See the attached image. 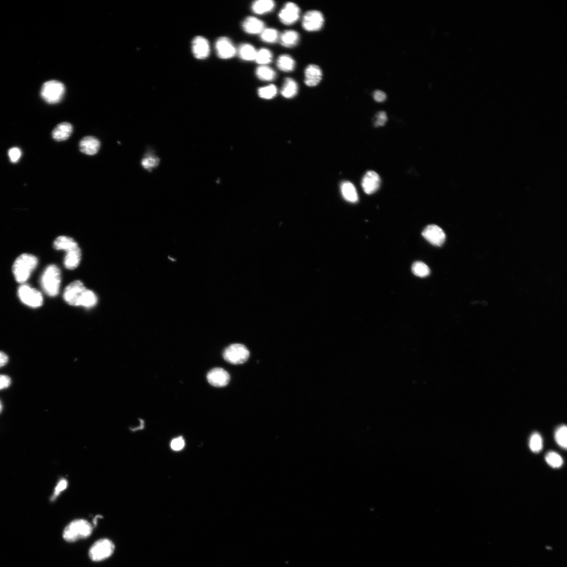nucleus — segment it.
<instances>
[{
  "label": "nucleus",
  "instance_id": "58836bf2",
  "mask_svg": "<svg viewBox=\"0 0 567 567\" xmlns=\"http://www.w3.org/2000/svg\"><path fill=\"white\" fill-rule=\"evenodd\" d=\"M68 482L65 479H62L60 481L59 483L56 485L54 495L53 496L52 500H54L58 496L60 495L61 493L65 490L67 487Z\"/></svg>",
  "mask_w": 567,
  "mask_h": 567
},
{
  "label": "nucleus",
  "instance_id": "b1692460",
  "mask_svg": "<svg viewBox=\"0 0 567 567\" xmlns=\"http://www.w3.org/2000/svg\"><path fill=\"white\" fill-rule=\"evenodd\" d=\"M298 90V85L295 81L290 78H287L285 80L281 94L286 98H291L297 95Z\"/></svg>",
  "mask_w": 567,
  "mask_h": 567
},
{
  "label": "nucleus",
  "instance_id": "f03ea898",
  "mask_svg": "<svg viewBox=\"0 0 567 567\" xmlns=\"http://www.w3.org/2000/svg\"><path fill=\"white\" fill-rule=\"evenodd\" d=\"M92 532L93 526L89 521L84 519H77L71 521L66 527L63 532V538L68 542H74L90 537Z\"/></svg>",
  "mask_w": 567,
  "mask_h": 567
},
{
  "label": "nucleus",
  "instance_id": "e433bc0d",
  "mask_svg": "<svg viewBox=\"0 0 567 567\" xmlns=\"http://www.w3.org/2000/svg\"><path fill=\"white\" fill-rule=\"evenodd\" d=\"M159 159L152 155H148L145 157L141 161V165L143 168L151 171L153 168H156L159 164Z\"/></svg>",
  "mask_w": 567,
  "mask_h": 567
},
{
  "label": "nucleus",
  "instance_id": "423d86ee",
  "mask_svg": "<svg viewBox=\"0 0 567 567\" xmlns=\"http://www.w3.org/2000/svg\"><path fill=\"white\" fill-rule=\"evenodd\" d=\"M115 550V545L108 539H101L95 542L89 551V556L94 561H100L110 557Z\"/></svg>",
  "mask_w": 567,
  "mask_h": 567
},
{
  "label": "nucleus",
  "instance_id": "9d476101",
  "mask_svg": "<svg viewBox=\"0 0 567 567\" xmlns=\"http://www.w3.org/2000/svg\"><path fill=\"white\" fill-rule=\"evenodd\" d=\"M423 236L431 244L437 246H441L446 238L443 230L434 224L427 226L423 232Z\"/></svg>",
  "mask_w": 567,
  "mask_h": 567
},
{
  "label": "nucleus",
  "instance_id": "a878e982",
  "mask_svg": "<svg viewBox=\"0 0 567 567\" xmlns=\"http://www.w3.org/2000/svg\"><path fill=\"white\" fill-rule=\"evenodd\" d=\"M238 53L241 59L247 61H252L255 59L257 51L249 44H243L240 47Z\"/></svg>",
  "mask_w": 567,
  "mask_h": 567
},
{
  "label": "nucleus",
  "instance_id": "7c9ffc66",
  "mask_svg": "<svg viewBox=\"0 0 567 567\" xmlns=\"http://www.w3.org/2000/svg\"><path fill=\"white\" fill-rule=\"evenodd\" d=\"M545 460L550 467L554 469L561 468L563 463L562 457L554 451L548 452L546 455Z\"/></svg>",
  "mask_w": 567,
  "mask_h": 567
},
{
  "label": "nucleus",
  "instance_id": "6ab92c4d",
  "mask_svg": "<svg viewBox=\"0 0 567 567\" xmlns=\"http://www.w3.org/2000/svg\"><path fill=\"white\" fill-rule=\"evenodd\" d=\"M264 23L254 17L246 18L243 23V27L247 33L256 34L261 33L264 30Z\"/></svg>",
  "mask_w": 567,
  "mask_h": 567
},
{
  "label": "nucleus",
  "instance_id": "c85d7f7f",
  "mask_svg": "<svg viewBox=\"0 0 567 567\" xmlns=\"http://www.w3.org/2000/svg\"><path fill=\"white\" fill-rule=\"evenodd\" d=\"M97 297L91 290L86 289L81 299L80 306L86 308H92L96 306Z\"/></svg>",
  "mask_w": 567,
  "mask_h": 567
},
{
  "label": "nucleus",
  "instance_id": "f704fd0d",
  "mask_svg": "<svg viewBox=\"0 0 567 567\" xmlns=\"http://www.w3.org/2000/svg\"><path fill=\"white\" fill-rule=\"evenodd\" d=\"M413 273L420 278H425L430 273L429 268L422 261H416L412 267Z\"/></svg>",
  "mask_w": 567,
  "mask_h": 567
},
{
  "label": "nucleus",
  "instance_id": "20e7f679",
  "mask_svg": "<svg viewBox=\"0 0 567 567\" xmlns=\"http://www.w3.org/2000/svg\"><path fill=\"white\" fill-rule=\"evenodd\" d=\"M65 93L64 85L57 81H48L42 86L41 96L44 100L50 104L59 103Z\"/></svg>",
  "mask_w": 567,
  "mask_h": 567
},
{
  "label": "nucleus",
  "instance_id": "f3484780",
  "mask_svg": "<svg viewBox=\"0 0 567 567\" xmlns=\"http://www.w3.org/2000/svg\"><path fill=\"white\" fill-rule=\"evenodd\" d=\"M100 147V142L93 136H86L80 142V149L83 154L94 156L97 154Z\"/></svg>",
  "mask_w": 567,
  "mask_h": 567
},
{
  "label": "nucleus",
  "instance_id": "f8f14e48",
  "mask_svg": "<svg viewBox=\"0 0 567 567\" xmlns=\"http://www.w3.org/2000/svg\"><path fill=\"white\" fill-rule=\"evenodd\" d=\"M215 49L218 56L222 59H231L237 53V50L231 40L224 37L217 40Z\"/></svg>",
  "mask_w": 567,
  "mask_h": 567
},
{
  "label": "nucleus",
  "instance_id": "a18cd8bd",
  "mask_svg": "<svg viewBox=\"0 0 567 567\" xmlns=\"http://www.w3.org/2000/svg\"><path fill=\"white\" fill-rule=\"evenodd\" d=\"M3 406L2 403L1 401H0V413H1V412L3 410Z\"/></svg>",
  "mask_w": 567,
  "mask_h": 567
},
{
  "label": "nucleus",
  "instance_id": "412c9836",
  "mask_svg": "<svg viewBox=\"0 0 567 567\" xmlns=\"http://www.w3.org/2000/svg\"><path fill=\"white\" fill-rule=\"evenodd\" d=\"M81 251L80 248L66 252L64 258V266L69 270L75 269L80 264Z\"/></svg>",
  "mask_w": 567,
  "mask_h": 567
},
{
  "label": "nucleus",
  "instance_id": "2eb2a0df",
  "mask_svg": "<svg viewBox=\"0 0 567 567\" xmlns=\"http://www.w3.org/2000/svg\"><path fill=\"white\" fill-rule=\"evenodd\" d=\"M193 52L197 59H206L210 54V46L208 40L202 36L196 37L193 42Z\"/></svg>",
  "mask_w": 567,
  "mask_h": 567
},
{
  "label": "nucleus",
  "instance_id": "2f4dec72",
  "mask_svg": "<svg viewBox=\"0 0 567 567\" xmlns=\"http://www.w3.org/2000/svg\"><path fill=\"white\" fill-rule=\"evenodd\" d=\"M555 439L557 444L562 448L566 449L567 428L566 426L561 425L555 431Z\"/></svg>",
  "mask_w": 567,
  "mask_h": 567
},
{
  "label": "nucleus",
  "instance_id": "a19ab883",
  "mask_svg": "<svg viewBox=\"0 0 567 567\" xmlns=\"http://www.w3.org/2000/svg\"><path fill=\"white\" fill-rule=\"evenodd\" d=\"M171 447L174 450L179 451L182 449L185 445V441L182 437L174 439L171 442Z\"/></svg>",
  "mask_w": 567,
  "mask_h": 567
},
{
  "label": "nucleus",
  "instance_id": "473e14b6",
  "mask_svg": "<svg viewBox=\"0 0 567 567\" xmlns=\"http://www.w3.org/2000/svg\"><path fill=\"white\" fill-rule=\"evenodd\" d=\"M272 54L266 49H261L257 51L255 61L259 64L265 65L272 62Z\"/></svg>",
  "mask_w": 567,
  "mask_h": 567
},
{
  "label": "nucleus",
  "instance_id": "4be33fe9",
  "mask_svg": "<svg viewBox=\"0 0 567 567\" xmlns=\"http://www.w3.org/2000/svg\"><path fill=\"white\" fill-rule=\"evenodd\" d=\"M341 191L344 199L348 202L355 203L358 200V194L354 185L350 182L342 183Z\"/></svg>",
  "mask_w": 567,
  "mask_h": 567
},
{
  "label": "nucleus",
  "instance_id": "4c0bfd02",
  "mask_svg": "<svg viewBox=\"0 0 567 567\" xmlns=\"http://www.w3.org/2000/svg\"><path fill=\"white\" fill-rule=\"evenodd\" d=\"M10 161L12 163H17L19 162L22 156L21 150L17 147L10 149L8 153Z\"/></svg>",
  "mask_w": 567,
  "mask_h": 567
},
{
  "label": "nucleus",
  "instance_id": "c756f323",
  "mask_svg": "<svg viewBox=\"0 0 567 567\" xmlns=\"http://www.w3.org/2000/svg\"><path fill=\"white\" fill-rule=\"evenodd\" d=\"M529 446L532 451L535 453H540L543 449V438L539 433L535 432L531 435Z\"/></svg>",
  "mask_w": 567,
  "mask_h": 567
},
{
  "label": "nucleus",
  "instance_id": "f257e3e1",
  "mask_svg": "<svg viewBox=\"0 0 567 567\" xmlns=\"http://www.w3.org/2000/svg\"><path fill=\"white\" fill-rule=\"evenodd\" d=\"M37 264L38 259L33 255L23 254L19 256L13 267V272L16 281L20 283L26 282Z\"/></svg>",
  "mask_w": 567,
  "mask_h": 567
},
{
  "label": "nucleus",
  "instance_id": "dca6fc26",
  "mask_svg": "<svg viewBox=\"0 0 567 567\" xmlns=\"http://www.w3.org/2000/svg\"><path fill=\"white\" fill-rule=\"evenodd\" d=\"M322 71L315 64L309 65L305 70V83L309 87H315L322 80Z\"/></svg>",
  "mask_w": 567,
  "mask_h": 567
},
{
  "label": "nucleus",
  "instance_id": "6e6552de",
  "mask_svg": "<svg viewBox=\"0 0 567 567\" xmlns=\"http://www.w3.org/2000/svg\"><path fill=\"white\" fill-rule=\"evenodd\" d=\"M86 289L82 282H72L65 289L64 299L71 306L80 307L81 299Z\"/></svg>",
  "mask_w": 567,
  "mask_h": 567
},
{
  "label": "nucleus",
  "instance_id": "aec40b11",
  "mask_svg": "<svg viewBox=\"0 0 567 567\" xmlns=\"http://www.w3.org/2000/svg\"><path fill=\"white\" fill-rule=\"evenodd\" d=\"M54 246L56 250H64L66 252L79 248L74 240L66 236L58 237L54 243Z\"/></svg>",
  "mask_w": 567,
  "mask_h": 567
},
{
  "label": "nucleus",
  "instance_id": "ddd939ff",
  "mask_svg": "<svg viewBox=\"0 0 567 567\" xmlns=\"http://www.w3.org/2000/svg\"><path fill=\"white\" fill-rule=\"evenodd\" d=\"M209 383L215 387H223L230 381V375L224 369L215 368L210 370L207 374Z\"/></svg>",
  "mask_w": 567,
  "mask_h": 567
},
{
  "label": "nucleus",
  "instance_id": "cd10ccee",
  "mask_svg": "<svg viewBox=\"0 0 567 567\" xmlns=\"http://www.w3.org/2000/svg\"><path fill=\"white\" fill-rule=\"evenodd\" d=\"M256 74L259 79L265 81H273L276 77L275 71L271 67L265 65L258 67L256 70Z\"/></svg>",
  "mask_w": 567,
  "mask_h": 567
},
{
  "label": "nucleus",
  "instance_id": "5701e85b",
  "mask_svg": "<svg viewBox=\"0 0 567 567\" xmlns=\"http://www.w3.org/2000/svg\"><path fill=\"white\" fill-rule=\"evenodd\" d=\"M281 45L285 47L291 48L297 45L299 40V34L293 30L284 32L279 38Z\"/></svg>",
  "mask_w": 567,
  "mask_h": 567
},
{
  "label": "nucleus",
  "instance_id": "0eeeda50",
  "mask_svg": "<svg viewBox=\"0 0 567 567\" xmlns=\"http://www.w3.org/2000/svg\"><path fill=\"white\" fill-rule=\"evenodd\" d=\"M18 296L24 304L31 308L41 307L43 303L41 292L27 285H22L19 288Z\"/></svg>",
  "mask_w": 567,
  "mask_h": 567
},
{
  "label": "nucleus",
  "instance_id": "7ed1b4c3",
  "mask_svg": "<svg viewBox=\"0 0 567 567\" xmlns=\"http://www.w3.org/2000/svg\"><path fill=\"white\" fill-rule=\"evenodd\" d=\"M61 283V273L55 265L47 267L42 276L41 284L45 292L50 296L54 297L59 294Z\"/></svg>",
  "mask_w": 567,
  "mask_h": 567
},
{
  "label": "nucleus",
  "instance_id": "37998d69",
  "mask_svg": "<svg viewBox=\"0 0 567 567\" xmlns=\"http://www.w3.org/2000/svg\"><path fill=\"white\" fill-rule=\"evenodd\" d=\"M374 99L377 102H383L387 98V94L381 90H375L373 94Z\"/></svg>",
  "mask_w": 567,
  "mask_h": 567
},
{
  "label": "nucleus",
  "instance_id": "c9c22d12",
  "mask_svg": "<svg viewBox=\"0 0 567 567\" xmlns=\"http://www.w3.org/2000/svg\"><path fill=\"white\" fill-rule=\"evenodd\" d=\"M278 93L277 88L274 85H270L263 87H261L258 90V96L265 99H271L276 96Z\"/></svg>",
  "mask_w": 567,
  "mask_h": 567
},
{
  "label": "nucleus",
  "instance_id": "9b49d317",
  "mask_svg": "<svg viewBox=\"0 0 567 567\" xmlns=\"http://www.w3.org/2000/svg\"><path fill=\"white\" fill-rule=\"evenodd\" d=\"M300 9L295 4H286L279 13V19L285 25H292L299 18Z\"/></svg>",
  "mask_w": 567,
  "mask_h": 567
},
{
  "label": "nucleus",
  "instance_id": "1a4fd4ad",
  "mask_svg": "<svg viewBox=\"0 0 567 567\" xmlns=\"http://www.w3.org/2000/svg\"><path fill=\"white\" fill-rule=\"evenodd\" d=\"M324 18L323 14L318 11H310L305 14L302 25L305 30L316 32L321 30L323 26Z\"/></svg>",
  "mask_w": 567,
  "mask_h": 567
},
{
  "label": "nucleus",
  "instance_id": "4468645a",
  "mask_svg": "<svg viewBox=\"0 0 567 567\" xmlns=\"http://www.w3.org/2000/svg\"><path fill=\"white\" fill-rule=\"evenodd\" d=\"M381 183V179L379 174L373 171H369L363 176L361 185L366 194L371 195L378 190Z\"/></svg>",
  "mask_w": 567,
  "mask_h": 567
},
{
  "label": "nucleus",
  "instance_id": "c03bdc74",
  "mask_svg": "<svg viewBox=\"0 0 567 567\" xmlns=\"http://www.w3.org/2000/svg\"><path fill=\"white\" fill-rule=\"evenodd\" d=\"M8 360V356L5 353L0 352V368L5 366Z\"/></svg>",
  "mask_w": 567,
  "mask_h": 567
},
{
  "label": "nucleus",
  "instance_id": "79ce46f5",
  "mask_svg": "<svg viewBox=\"0 0 567 567\" xmlns=\"http://www.w3.org/2000/svg\"><path fill=\"white\" fill-rule=\"evenodd\" d=\"M11 384V380L9 376L0 374V390L8 388Z\"/></svg>",
  "mask_w": 567,
  "mask_h": 567
},
{
  "label": "nucleus",
  "instance_id": "72a5a7b5",
  "mask_svg": "<svg viewBox=\"0 0 567 567\" xmlns=\"http://www.w3.org/2000/svg\"><path fill=\"white\" fill-rule=\"evenodd\" d=\"M261 40L269 43H274L277 42L280 38L279 32L275 29L269 28H264L260 33Z\"/></svg>",
  "mask_w": 567,
  "mask_h": 567
},
{
  "label": "nucleus",
  "instance_id": "393cba45",
  "mask_svg": "<svg viewBox=\"0 0 567 567\" xmlns=\"http://www.w3.org/2000/svg\"><path fill=\"white\" fill-rule=\"evenodd\" d=\"M275 6L272 0H258L253 4L252 9L256 14H263L272 11Z\"/></svg>",
  "mask_w": 567,
  "mask_h": 567
},
{
  "label": "nucleus",
  "instance_id": "39448f33",
  "mask_svg": "<svg viewBox=\"0 0 567 567\" xmlns=\"http://www.w3.org/2000/svg\"><path fill=\"white\" fill-rule=\"evenodd\" d=\"M223 356L224 359L231 364L240 365L249 359L250 352L244 345L235 344L225 349Z\"/></svg>",
  "mask_w": 567,
  "mask_h": 567
},
{
  "label": "nucleus",
  "instance_id": "ea45409f",
  "mask_svg": "<svg viewBox=\"0 0 567 567\" xmlns=\"http://www.w3.org/2000/svg\"><path fill=\"white\" fill-rule=\"evenodd\" d=\"M387 116L386 112L384 111L378 112L375 116L374 121L375 126H383L387 122Z\"/></svg>",
  "mask_w": 567,
  "mask_h": 567
},
{
  "label": "nucleus",
  "instance_id": "a211bd4d",
  "mask_svg": "<svg viewBox=\"0 0 567 567\" xmlns=\"http://www.w3.org/2000/svg\"><path fill=\"white\" fill-rule=\"evenodd\" d=\"M73 131V127L69 123L63 122L58 125L53 130L52 137L56 141L67 140Z\"/></svg>",
  "mask_w": 567,
  "mask_h": 567
},
{
  "label": "nucleus",
  "instance_id": "bb28decb",
  "mask_svg": "<svg viewBox=\"0 0 567 567\" xmlns=\"http://www.w3.org/2000/svg\"><path fill=\"white\" fill-rule=\"evenodd\" d=\"M277 66L282 71H291L295 68V62L291 56L288 55H282L279 57Z\"/></svg>",
  "mask_w": 567,
  "mask_h": 567
}]
</instances>
